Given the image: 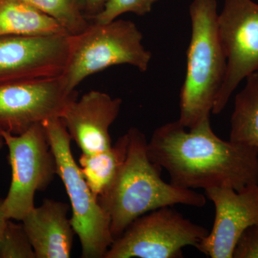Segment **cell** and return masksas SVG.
<instances>
[{
	"label": "cell",
	"mask_w": 258,
	"mask_h": 258,
	"mask_svg": "<svg viewBox=\"0 0 258 258\" xmlns=\"http://www.w3.org/2000/svg\"><path fill=\"white\" fill-rule=\"evenodd\" d=\"M179 120L161 125L148 142L149 159L183 189L230 187L240 191L258 184V149L222 140L210 118L186 130Z\"/></svg>",
	"instance_id": "1"
},
{
	"label": "cell",
	"mask_w": 258,
	"mask_h": 258,
	"mask_svg": "<svg viewBox=\"0 0 258 258\" xmlns=\"http://www.w3.org/2000/svg\"><path fill=\"white\" fill-rule=\"evenodd\" d=\"M127 133L128 152L124 162L109 186L97 198L110 217L114 239L136 219L157 209L177 204L205 206V195L162 179V169L149 159L147 138L139 128H130Z\"/></svg>",
	"instance_id": "2"
},
{
	"label": "cell",
	"mask_w": 258,
	"mask_h": 258,
	"mask_svg": "<svg viewBox=\"0 0 258 258\" xmlns=\"http://www.w3.org/2000/svg\"><path fill=\"white\" fill-rule=\"evenodd\" d=\"M217 7L216 0H194L189 6L191 37L178 120L187 129L210 118L225 77L227 58L217 30Z\"/></svg>",
	"instance_id": "3"
},
{
	"label": "cell",
	"mask_w": 258,
	"mask_h": 258,
	"mask_svg": "<svg viewBox=\"0 0 258 258\" xmlns=\"http://www.w3.org/2000/svg\"><path fill=\"white\" fill-rule=\"evenodd\" d=\"M143 35L130 20L93 22L78 35H70L69 54L62 82L70 91L88 76L113 66L128 64L145 72L152 52L142 45Z\"/></svg>",
	"instance_id": "4"
},
{
	"label": "cell",
	"mask_w": 258,
	"mask_h": 258,
	"mask_svg": "<svg viewBox=\"0 0 258 258\" xmlns=\"http://www.w3.org/2000/svg\"><path fill=\"white\" fill-rule=\"evenodd\" d=\"M72 209L71 224L79 236L83 258H104L115 239L111 220L88 186L71 149V136L61 118L42 122Z\"/></svg>",
	"instance_id": "5"
},
{
	"label": "cell",
	"mask_w": 258,
	"mask_h": 258,
	"mask_svg": "<svg viewBox=\"0 0 258 258\" xmlns=\"http://www.w3.org/2000/svg\"><path fill=\"white\" fill-rule=\"evenodd\" d=\"M8 148L12 179L3 208L10 220L22 221L35 207V195L44 191L57 175L55 156L42 123L32 125L20 135L0 128Z\"/></svg>",
	"instance_id": "6"
},
{
	"label": "cell",
	"mask_w": 258,
	"mask_h": 258,
	"mask_svg": "<svg viewBox=\"0 0 258 258\" xmlns=\"http://www.w3.org/2000/svg\"><path fill=\"white\" fill-rule=\"evenodd\" d=\"M171 207L136 219L115 238L104 258H179L186 246L197 245L208 235Z\"/></svg>",
	"instance_id": "7"
},
{
	"label": "cell",
	"mask_w": 258,
	"mask_h": 258,
	"mask_svg": "<svg viewBox=\"0 0 258 258\" xmlns=\"http://www.w3.org/2000/svg\"><path fill=\"white\" fill-rule=\"evenodd\" d=\"M217 30L227 70L213 114L223 111L241 81L258 72V4L252 0H225L217 17Z\"/></svg>",
	"instance_id": "8"
},
{
	"label": "cell",
	"mask_w": 258,
	"mask_h": 258,
	"mask_svg": "<svg viewBox=\"0 0 258 258\" xmlns=\"http://www.w3.org/2000/svg\"><path fill=\"white\" fill-rule=\"evenodd\" d=\"M71 35L0 36V86L60 77Z\"/></svg>",
	"instance_id": "9"
},
{
	"label": "cell",
	"mask_w": 258,
	"mask_h": 258,
	"mask_svg": "<svg viewBox=\"0 0 258 258\" xmlns=\"http://www.w3.org/2000/svg\"><path fill=\"white\" fill-rule=\"evenodd\" d=\"M77 98L62 78H52L0 86V128L20 135L32 125L61 118L68 105Z\"/></svg>",
	"instance_id": "10"
},
{
	"label": "cell",
	"mask_w": 258,
	"mask_h": 258,
	"mask_svg": "<svg viewBox=\"0 0 258 258\" xmlns=\"http://www.w3.org/2000/svg\"><path fill=\"white\" fill-rule=\"evenodd\" d=\"M205 191L215 205V222L211 232L195 247L212 258H232L242 232L258 223V184L240 191L214 187Z\"/></svg>",
	"instance_id": "11"
},
{
	"label": "cell",
	"mask_w": 258,
	"mask_h": 258,
	"mask_svg": "<svg viewBox=\"0 0 258 258\" xmlns=\"http://www.w3.org/2000/svg\"><path fill=\"white\" fill-rule=\"evenodd\" d=\"M121 105L120 98L98 91L85 93L68 105L61 119L82 154H96L112 147L109 129Z\"/></svg>",
	"instance_id": "12"
},
{
	"label": "cell",
	"mask_w": 258,
	"mask_h": 258,
	"mask_svg": "<svg viewBox=\"0 0 258 258\" xmlns=\"http://www.w3.org/2000/svg\"><path fill=\"white\" fill-rule=\"evenodd\" d=\"M69 209L67 203L46 199L22 220L36 258L71 257L76 233L68 218Z\"/></svg>",
	"instance_id": "13"
},
{
	"label": "cell",
	"mask_w": 258,
	"mask_h": 258,
	"mask_svg": "<svg viewBox=\"0 0 258 258\" xmlns=\"http://www.w3.org/2000/svg\"><path fill=\"white\" fill-rule=\"evenodd\" d=\"M70 35L53 18L23 0H0V36Z\"/></svg>",
	"instance_id": "14"
},
{
	"label": "cell",
	"mask_w": 258,
	"mask_h": 258,
	"mask_svg": "<svg viewBox=\"0 0 258 258\" xmlns=\"http://www.w3.org/2000/svg\"><path fill=\"white\" fill-rule=\"evenodd\" d=\"M128 146V135L126 132L107 150L88 155L81 154L79 159L81 172L96 198L114 179L126 158Z\"/></svg>",
	"instance_id": "15"
},
{
	"label": "cell",
	"mask_w": 258,
	"mask_h": 258,
	"mask_svg": "<svg viewBox=\"0 0 258 258\" xmlns=\"http://www.w3.org/2000/svg\"><path fill=\"white\" fill-rule=\"evenodd\" d=\"M230 140L258 149V72L246 78L245 86L236 96Z\"/></svg>",
	"instance_id": "16"
},
{
	"label": "cell",
	"mask_w": 258,
	"mask_h": 258,
	"mask_svg": "<svg viewBox=\"0 0 258 258\" xmlns=\"http://www.w3.org/2000/svg\"><path fill=\"white\" fill-rule=\"evenodd\" d=\"M53 18L71 35L83 32L89 21L86 15V0H23Z\"/></svg>",
	"instance_id": "17"
},
{
	"label": "cell",
	"mask_w": 258,
	"mask_h": 258,
	"mask_svg": "<svg viewBox=\"0 0 258 258\" xmlns=\"http://www.w3.org/2000/svg\"><path fill=\"white\" fill-rule=\"evenodd\" d=\"M0 258H36L23 223L8 220L0 243Z\"/></svg>",
	"instance_id": "18"
},
{
	"label": "cell",
	"mask_w": 258,
	"mask_h": 258,
	"mask_svg": "<svg viewBox=\"0 0 258 258\" xmlns=\"http://www.w3.org/2000/svg\"><path fill=\"white\" fill-rule=\"evenodd\" d=\"M159 1L160 0H108L101 13L93 17V22L110 23L128 13L143 16L150 13L153 5Z\"/></svg>",
	"instance_id": "19"
},
{
	"label": "cell",
	"mask_w": 258,
	"mask_h": 258,
	"mask_svg": "<svg viewBox=\"0 0 258 258\" xmlns=\"http://www.w3.org/2000/svg\"><path fill=\"white\" fill-rule=\"evenodd\" d=\"M232 258H258V223L242 232L234 249Z\"/></svg>",
	"instance_id": "20"
},
{
	"label": "cell",
	"mask_w": 258,
	"mask_h": 258,
	"mask_svg": "<svg viewBox=\"0 0 258 258\" xmlns=\"http://www.w3.org/2000/svg\"><path fill=\"white\" fill-rule=\"evenodd\" d=\"M108 0H86V15L88 20L101 13Z\"/></svg>",
	"instance_id": "21"
},
{
	"label": "cell",
	"mask_w": 258,
	"mask_h": 258,
	"mask_svg": "<svg viewBox=\"0 0 258 258\" xmlns=\"http://www.w3.org/2000/svg\"><path fill=\"white\" fill-rule=\"evenodd\" d=\"M3 199H0V243H1L2 238H3L7 222L9 220L5 215L4 210H3Z\"/></svg>",
	"instance_id": "22"
},
{
	"label": "cell",
	"mask_w": 258,
	"mask_h": 258,
	"mask_svg": "<svg viewBox=\"0 0 258 258\" xmlns=\"http://www.w3.org/2000/svg\"><path fill=\"white\" fill-rule=\"evenodd\" d=\"M4 145H5L4 140H3V137L0 136V150L3 149Z\"/></svg>",
	"instance_id": "23"
}]
</instances>
